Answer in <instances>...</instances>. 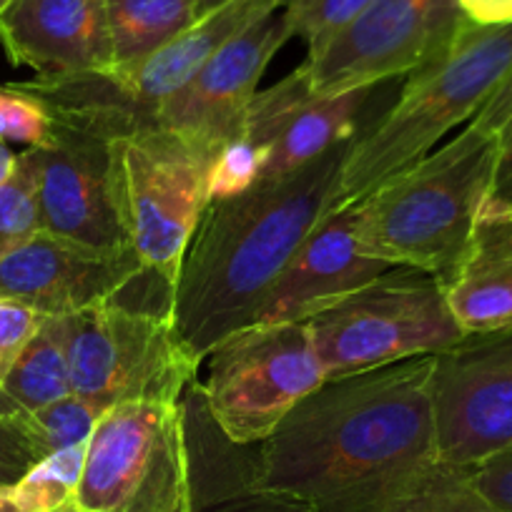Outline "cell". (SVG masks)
I'll return each mask as SVG.
<instances>
[{"label": "cell", "instance_id": "34", "mask_svg": "<svg viewBox=\"0 0 512 512\" xmlns=\"http://www.w3.org/2000/svg\"><path fill=\"white\" fill-rule=\"evenodd\" d=\"M18 166V154L6 144V141H0V186L6 184L13 174H16Z\"/></svg>", "mask_w": 512, "mask_h": 512}, {"label": "cell", "instance_id": "19", "mask_svg": "<svg viewBox=\"0 0 512 512\" xmlns=\"http://www.w3.org/2000/svg\"><path fill=\"white\" fill-rule=\"evenodd\" d=\"M68 395H73L68 319L46 317L8 377L0 382V420L31 415Z\"/></svg>", "mask_w": 512, "mask_h": 512}, {"label": "cell", "instance_id": "5", "mask_svg": "<svg viewBox=\"0 0 512 512\" xmlns=\"http://www.w3.org/2000/svg\"><path fill=\"white\" fill-rule=\"evenodd\" d=\"M73 395L106 412L126 402H181L201 364L176 334L171 304L121 299L68 314Z\"/></svg>", "mask_w": 512, "mask_h": 512}, {"label": "cell", "instance_id": "12", "mask_svg": "<svg viewBox=\"0 0 512 512\" xmlns=\"http://www.w3.org/2000/svg\"><path fill=\"white\" fill-rule=\"evenodd\" d=\"M289 38L294 33L284 6L254 18L159 108L156 128L181 136L201 154L216 159L239 136L264 71Z\"/></svg>", "mask_w": 512, "mask_h": 512}, {"label": "cell", "instance_id": "37", "mask_svg": "<svg viewBox=\"0 0 512 512\" xmlns=\"http://www.w3.org/2000/svg\"><path fill=\"white\" fill-rule=\"evenodd\" d=\"M8 3H11V0H0V13L6 11V6H8Z\"/></svg>", "mask_w": 512, "mask_h": 512}, {"label": "cell", "instance_id": "6", "mask_svg": "<svg viewBox=\"0 0 512 512\" xmlns=\"http://www.w3.org/2000/svg\"><path fill=\"white\" fill-rule=\"evenodd\" d=\"M78 512H196L181 402H126L106 410L88 440Z\"/></svg>", "mask_w": 512, "mask_h": 512}, {"label": "cell", "instance_id": "38", "mask_svg": "<svg viewBox=\"0 0 512 512\" xmlns=\"http://www.w3.org/2000/svg\"><path fill=\"white\" fill-rule=\"evenodd\" d=\"M214 3H216V6H221V3H226V0H214Z\"/></svg>", "mask_w": 512, "mask_h": 512}, {"label": "cell", "instance_id": "8", "mask_svg": "<svg viewBox=\"0 0 512 512\" xmlns=\"http://www.w3.org/2000/svg\"><path fill=\"white\" fill-rule=\"evenodd\" d=\"M113 191L123 231L144 264L174 297L186 246L209 204L214 159L164 128L108 141Z\"/></svg>", "mask_w": 512, "mask_h": 512}, {"label": "cell", "instance_id": "31", "mask_svg": "<svg viewBox=\"0 0 512 512\" xmlns=\"http://www.w3.org/2000/svg\"><path fill=\"white\" fill-rule=\"evenodd\" d=\"M470 485L502 512H512V447L465 467Z\"/></svg>", "mask_w": 512, "mask_h": 512}, {"label": "cell", "instance_id": "9", "mask_svg": "<svg viewBox=\"0 0 512 512\" xmlns=\"http://www.w3.org/2000/svg\"><path fill=\"white\" fill-rule=\"evenodd\" d=\"M199 387L206 412L234 445L267 440L327 372L307 322L249 324L211 349Z\"/></svg>", "mask_w": 512, "mask_h": 512}, {"label": "cell", "instance_id": "27", "mask_svg": "<svg viewBox=\"0 0 512 512\" xmlns=\"http://www.w3.org/2000/svg\"><path fill=\"white\" fill-rule=\"evenodd\" d=\"M53 131L51 113L41 101L13 86H0V141L38 149Z\"/></svg>", "mask_w": 512, "mask_h": 512}, {"label": "cell", "instance_id": "29", "mask_svg": "<svg viewBox=\"0 0 512 512\" xmlns=\"http://www.w3.org/2000/svg\"><path fill=\"white\" fill-rule=\"evenodd\" d=\"M43 314L16 299H0V382L31 344L43 324Z\"/></svg>", "mask_w": 512, "mask_h": 512}, {"label": "cell", "instance_id": "33", "mask_svg": "<svg viewBox=\"0 0 512 512\" xmlns=\"http://www.w3.org/2000/svg\"><path fill=\"white\" fill-rule=\"evenodd\" d=\"M224 512H312L307 505L299 502L282 500V497H269V495H244L234 507Z\"/></svg>", "mask_w": 512, "mask_h": 512}, {"label": "cell", "instance_id": "18", "mask_svg": "<svg viewBox=\"0 0 512 512\" xmlns=\"http://www.w3.org/2000/svg\"><path fill=\"white\" fill-rule=\"evenodd\" d=\"M387 83L359 86L352 88V91L312 98L309 103H304L274 139L259 181H274L294 174V171L304 169L312 161L322 159L324 154L334 151L337 146L357 139L362 131L372 126L374 118L392 103L387 101L384 106L377 108V101L384 98L379 93Z\"/></svg>", "mask_w": 512, "mask_h": 512}, {"label": "cell", "instance_id": "20", "mask_svg": "<svg viewBox=\"0 0 512 512\" xmlns=\"http://www.w3.org/2000/svg\"><path fill=\"white\" fill-rule=\"evenodd\" d=\"M214 8V0H106L116 66L141 61Z\"/></svg>", "mask_w": 512, "mask_h": 512}, {"label": "cell", "instance_id": "15", "mask_svg": "<svg viewBox=\"0 0 512 512\" xmlns=\"http://www.w3.org/2000/svg\"><path fill=\"white\" fill-rule=\"evenodd\" d=\"M0 43L13 66L36 81H61L116 66L106 0H11L0 13Z\"/></svg>", "mask_w": 512, "mask_h": 512}, {"label": "cell", "instance_id": "14", "mask_svg": "<svg viewBox=\"0 0 512 512\" xmlns=\"http://www.w3.org/2000/svg\"><path fill=\"white\" fill-rule=\"evenodd\" d=\"M146 269L136 251L91 249L38 231L0 256V299H16L43 317H68L121 297Z\"/></svg>", "mask_w": 512, "mask_h": 512}, {"label": "cell", "instance_id": "17", "mask_svg": "<svg viewBox=\"0 0 512 512\" xmlns=\"http://www.w3.org/2000/svg\"><path fill=\"white\" fill-rule=\"evenodd\" d=\"M442 287L465 334L512 327V211L487 201L467 254Z\"/></svg>", "mask_w": 512, "mask_h": 512}, {"label": "cell", "instance_id": "30", "mask_svg": "<svg viewBox=\"0 0 512 512\" xmlns=\"http://www.w3.org/2000/svg\"><path fill=\"white\" fill-rule=\"evenodd\" d=\"M43 455L38 452L23 417L0 420V487H13Z\"/></svg>", "mask_w": 512, "mask_h": 512}, {"label": "cell", "instance_id": "10", "mask_svg": "<svg viewBox=\"0 0 512 512\" xmlns=\"http://www.w3.org/2000/svg\"><path fill=\"white\" fill-rule=\"evenodd\" d=\"M462 21L455 0H372L299 68L314 98L395 81L440 56Z\"/></svg>", "mask_w": 512, "mask_h": 512}, {"label": "cell", "instance_id": "2", "mask_svg": "<svg viewBox=\"0 0 512 512\" xmlns=\"http://www.w3.org/2000/svg\"><path fill=\"white\" fill-rule=\"evenodd\" d=\"M352 144L282 179L259 181L244 194L206 204L171 297L176 334L196 362L229 334L254 324L289 259L334 209Z\"/></svg>", "mask_w": 512, "mask_h": 512}, {"label": "cell", "instance_id": "26", "mask_svg": "<svg viewBox=\"0 0 512 512\" xmlns=\"http://www.w3.org/2000/svg\"><path fill=\"white\" fill-rule=\"evenodd\" d=\"M267 156V149L251 144V141L234 139L231 144H226L211 164L209 184H206L209 201L229 199V196L249 191L262 176Z\"/></svg>", "mask_w": 512, "mask_h": 512}, {"label": "cell", "instance_id": "11", "mask_svg": "<svg viewBox=\"0 0 512 512\" xmlns=\"http://www.w3.org/2000/svg\"><path fill=\"white\" fill-rule=\"evenodd\" d=\"M437 460L472 467L512 447V327L467 334L435 354L430 377Z\"/></svg>", "mask_w": 512, "mask_h": 512}, {"label": "cell", "instance_id": "32", "mask_svg": "<svg viewBox=\"0 0 512 512\" xmlns=\"http://www.w3.org/2000/svg\"><path fill=\"white\" fill-rule=\"evenodd\" d=\"M455 6L475 26H512V0H455Z\"/></svg>", "mask_w": 512, "mask_h": 512}, {"label": "cell", "instance_id": "21", "mask_svg": "<svg viewBox=\"0 0 512 512\" xmlns=\"http://www.w3.org/2000/svg\"><path fill=\"white\" fill-rule=\"evenodd\" d=\"M88 442L66 450L51 452L31 467L13 485V497L21 512H58L73 505L83 465H86Z\"/></svg>", "mask_w": 512, "mask_h": 512}, {"label": "cell", "instance_id": "35", "mask_svg": "<svg viewBox=\"0 0 512 512\" xmlns=\"http://www.w3.org/2000/svg\"><path fill=\"white\" fill-rule=\"evenodd\" d=\"M0 512H21L13 497V487H0Z\"/></svg>", "mask_w": 512, "mask_h": 512}, {"label": "cell", "instance_id": "36", "mask_svg": "<svg viewBox=\"0 0 512 512\" xmlns=\"http://www.w3.org/2000/svg\"><path fill=\"white\" fill-rule=\"evenodd\" d=\"M58 512H78V510H76V505H68V507H63V510H58Z\"/></svg>", "mask_w": 512, "mask_h": 512}, {"label": "cell", "instance_id": "24", "mask_svg": "<svg viewBox=\"0 0 512 512\" xmlns=\"http://www.w3.org/2000/svg\"><path fill=\"white\" fill-rule=\"evenodd\" d=\"M103 412L96 410L91 402L78 395H68L43 410L31 412V415H18L26 422L38 452L48 457L51 452L66 450V447L83 445L91 440L98 420Z\"/></svg>", "mask_w": 512, "mask_h": 512}, {"label": "cell", "instance_id": "3", "mask_svg": "<svg viewBox=\"0 0 512 512\" xmlns=\"http://www.w3.org/2000/svg\"><path fill=\"white\" fill-rule=\"evenodd\" d=\"M495 159V123L480 108L457 136L354 204L364 254L445 282L467 254Z\"/></svg>", "mask_w": 512, "mask_h": 512}, {"label": "cell", "instance_id": "13", "mask_svg": "<svg viewBox=\"0 0 512 512\" xmlns=\"http://www.w3.org/2000/svg\"><path fill=\"white\" fill-rule=\"evenodd\" d=\"M36 156L41 231L108 254L134 251L118 216L106 139L53 121Z\"/></svg>", "mask_w": 512, "mask_h": 512}, {"label": "cell", "instance_id": "28", "mask_svg": "<svg viewBox=\"0 0 512 512\" xmlns=\"http://www.w3.org/2000/svg\"><path fill=\"white\" fill-rule=\"evenodd\" d=\"M482 111L492 118L497 134V159L487 201L512 211V71L497 86Z\"/></svg>", "mask_w": 512, "mask_h": 512}, {"label": "cell", "instance_id": "23", "mask_svg": "<svg viewBox=\"0 0 512 512\" xmlns=\"http://www.w3.org/2000/svg\"><path fill=\"white\" fill-rule=\"evenodd\" d=\"M41 231L36 149L18 154L16 174L0 186V256Z\"/></svg>", "mask_w": 512, "mask_h": 512}, {"label": "cell", "instance_id": "39", "mask_svg": "<svg viewBox=\"0 0 512 512\" xmlns=\"http://www.w3.org/2000/svg\"><path fill=\"white\" fill-rule=\"evenodd\" d=\"M282 3H287V0H282Z\"/></svg>", "mask_w": 512, "mask_h": 512}, {"label": "cell", "instance_id": "25", "mask_svg": "<svg viewBox=\"0 0 512 512\" xmlns=\"http://www.w3.org/2000/svg\"><path fill=\"white\" fill-rule=\"evenodd\" d=\"M372 0H287L284 16L294 36L307 43V53L317 51L339 28L347 26Z\"/></svg>", "mask_w": 512, "mask_h": 512}, {"label": "cell", "instance_id": "4", "mask_svg": "<svg viewBox=\"0 0 512 512\" xmlns=\"http://www.w3.org/2000/svg\"><path fill=\"white\" fill-rule=\"evenodd\" d=\"M512 71V26H475L465 18L450 46L405 78L392 103L354 139L339 174L334 209L374 189L437 149L490 101ZM332 209V211H334Z\"/></svg>", "mask_w": 512, "mask_h": 512}, {"label": "cell", "instance_id": "1", "mask_svg": "<svg viewBox=\"0 0 512 512\" xmlns=\"http://www.w3.org/2000/svg\"><path fill=\"white\" fill-rule=\"evenodd\" d=\"M432 357L329 377L256 445L249 495L384 512L437 462Z\"/></svg>", "mask_w": 512, "mask_h": 512}, {"label": "cell", "instance_id": "16", "mask_svg": "<svg viewBox=\"0 0 512 512\" xmlns=\"http://www.w3.org/2000/svg\"><path fill=\"white\" fill-rule=\"evenodd\" d=\"M390 269L359 246L357 206L329 211L279 274L254 324L309 322Z\"/></svg>", "mask_w": 512, "mask_h": 512}, {"label": "cell", "instance_id": "22", "mask_svg": "<svg viewBox=\"0 0 512 512\" xmlns=\"http://www.w3.org/2000/svg\"><path fill=\"white\" fill-rule=\"evenodd\" d=\"M384 512H502L467 480L465 467H427Z\"/></svg>", "mask_w": 512, "mask_h": 512}, {"label": "cell", "instance_id": "7", "mask_svg": "<svg viewBox=\"0 0 512 512\" xmlns=\"http://www.w3.org/2000/svg\"><path fill=\"white\" fill-rule=\"evenodd\" d=\"M307 324L327 379L432 357L467 337L440 279L405 267H392Z\"/></svg>", "mask_w": 512, "mask_h": 512}]
</instances>
